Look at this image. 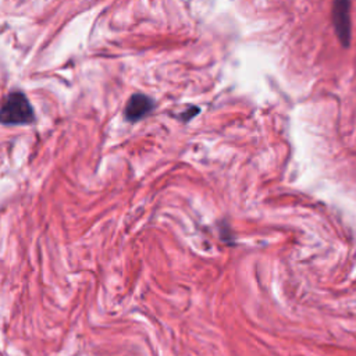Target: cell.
I'll list each match as a JSON object with an SVG mask.
<instances>
[{"instance_id":"2","label":"cell","mask_w":356,"mask_h":356,"mask_svg":"<svg viewBox=\"0 0 356 356\" xmlns=\"http://www.w3.org/2000/svg\"><path fill=\"white\" fill-rule=\"evenodd\" d=\"M332 25L339 43L343 47H349L352 40V24H350V3L346 0H337L332 4L331 11Z\"/></svg>"},{"instance_id":"3","label":"cell","mask_w":356,"mask_h":356,"mask_svg":"<svg viewBox=\"0 0 356 356\" xmlns=\"http://www.w3.org/2000/svg\"><path fill=\"white\" fill-rule=\"evenodd\" d=\"M153 102L149 96L143 95V93H135L132 95L127 104H125V108H124V114H125V118L128 121H138L140 118H143L145 115H147L152 108H153Z\"/></svg>"},{"instance_id":"1","label":"cell","mask_w":356,"mask_h":356,"mask_svg":"<svg viewBox=\"0 0 356 356\" xmlns=\"http://www.w3.org/2000/svg\"><path fill=\"white\" fill-rule=\"evenodd\" d=\"M1 122L6 125H22L33 121V108L22 92H10L1 104Z\"/></svg>"}]
</instances>
